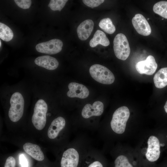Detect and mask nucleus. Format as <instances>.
<instances>
[{"instance_id":"obj_27","label":"nucleus","mask_w":167,"mask_h":167,"mask_svg":"<svg viewBox=\"0 0 167 167\" xmlns=\"http://www.w3.org/2000/svg\"><path fill=\"white\" fill-rule=\"evenodd\" d=\"M20 163L22 167H28V162L24 155H21L19 156Z\"/></svg>"},{"instance_id":"obj_6","label":"nucleus","mask_w":167,"mask_h":167,"mask_svg":"<svg viewBox=\"0 0 167 167\" xmlns=\"http://www.w3.org/2000/svg\"><path fill=\"white\" fill-rule=\"evenodd\" d=\"M63 45V42L61 40L54 39L37 44L36 49L38 52L41 53L54 54L61 51Z\"/></svg>"},{"instance_id":"obj_15","label":"nucleus","mask_w":167,"mask_h":167,"mask_svg":"<svg viewBox=\"0 0 167 167\" xmlns=\"http://www.w3.org/2000/svg\"><path fill=\"white\" fill-rule=\"evenodd\" d=\"M34 62L38 66L50 70L56 69L59 65L58 61L55 58L48 55L38 57Z\"/></svg>"},{"instance_id":"obj_11","label":"nucleus","mask_w":167,"mask_h":167,"mask_svg":"<svg viewBox=\"0 0 167 167\" xmlns=\"http://www.w3.org/2000/svg\"><path fill=\"white\" fill-rule=\"evenodd\" d=\"M69 91L67 96L71 98L77 97L84 99L88 97L89 91L84 85L75 82L70 83L68 85Z\"/></svg>"},{"instance_id":"obj_18","label":"nucleus","mask_w":167,"mask_h":167,"mask_svg":"<svg viewBox=\"0 0 167 167\" xmlns=\"http://www.w3.org/2000/svg\"><path fill=\"white\" fill-rule=\"evenodd\" d=\"M156 87L162 88L167 85V67L161 69L155 74L153 78Z\"/></svg>"},{"instance_id":"obj_22","label":"nucleus","mask_w":167,"mask_h":167,"mask_svg":"<svg viewBox=\"0 0 167 167\" xmlns=\"http://www.w3.org/2000/svg\"><path fill=\"white\" fill-rule=\"evenodd\" d=\"M67 1V0H51L48 6L52 10L61 11Z\"/></svg>"},{"instance_id":"obj_7","label":"nucleus","mask_w":167,"mask_h":167,"mask_svg":"<svg viewBox=\"0 0 167 167\" xmlns=\"http://www.w3.org/2000/svg\"><path fill=\"white\" fill-rule=\"evenodd\" d=\"M157 67L154 57L151 55L148 56L146 60L138 62L135 65L136 69L139 74L148 75L154 74Z\"/></svg>"},{"instance_id":"obj_16","label":"nucleus","mask_w":167,"mask_h":167,"mask_svg":"<svg viewBox=\"0 0 167 167\" xmlns=\"http://www.w3.org/2000/svg\"><path fill=\"white\" fill-rule=\"evenodd\" d=\"M23 148L27 153L36 160L41 161L44 159V155L39 146L26 143L23 145Z\"/></svg>"},{"instance_id":"obj_9","label":"nucleus","mask_w":167,"mask_h":167,"mask_svg":"<svg viewBox=\"0 0 167 167\" xmlns=\"http://www.w3.org/2000/svg\"><path fill=\"white\" fill-rule=\"evenodd\" d=\"M134 27L137 32L144 36L149 35L151 32V28L147 20L142 14L135 15L132 20Z\"/></svg>"},{"instance_id":"obj_19","label":"nucleus","mask_w":167,"mask_h":167,"mask_svg":"<svg viewBox=\"0 0 167 167\" xmlns=\"http://www.w3.org/2000/svg\"><path fill=\"white\" fill-rule=\"evenodd\" d=\"M99 26L102 29L109 34L113 33L116 30L111 20L108 18L102 19L99 23Z\"/></svg>"},{"instance_id":"obj_17","label":"nucleus","mask_w":167,"mask_h":167,"mask_svg":"<svg viewBox=\"0 0 167 167\" xmlns=\"http://www.w3.org/2000/svg\"><path fill=\"white\" fill-rule=\"evenodd\" d=\"M109 44V41L105 33L99 30L96 31L89 42L90 46L92 47H95L99 44L107 46Z\"/></svg>"},{"instance_id":"obj_21","label":"nucleus","mask_w":167,"mask_h":167,"mask_svg":"<svg viewBox=\"0 0 167 167\" xmlns=\"http://www.w3.org/2000/svg\"><path fill=\"white\" fill-rule=\"evenodd\" d=\"M13 33L11 29L6 24L0 23V38L4 41H9L12 39Z\"/></svg>"},{"instance_id":"obj_1","label":"nucleus","mask_w":167,"mask_h":167,"mask_svg":"<svg viewBox=\"0 0 167 167\" xmlns=\"http://www.w3.org/2000/svg\"><path fill=\"white\" fill-rule=\"evenodd\" d=\"M130 115L129 109L126 106H122L117 109L113 113L110 122L112 130L118 134L123 133Z\"/></svg>"},{"instance_id":"obj_29","label":"nucleus","mask_w":167,"mask_h":167,"mask_svg":"<svg viewBox=\"0 0 167 167\" xmlns=\"http://www.w3.org/2000/svg\"><path fill=\"white\" fill-rule=\"evenodd\" d=\"M164 109L165 112L167 113V101H166L165 104L164 106Z\"/></svg>"},{"instance_id":"obj_3","label":"nucleus","mask_w":167,"mask_h":167,"mask_svg":"<svg viewBox=\"0 0 167 167\" xmlns=\"http://www.w3.org/2000/svg\"><path fill=\"white\" fill-rule=\"evenodd\" d=\"M89 72L91 77L100 83L110 84L114 82L115 77L112 72L103 66L94 64L90 67Z\"/></svg>"},{"instance_id":"obj_30","label":"nucleus","mask_w":167,"mask_h":167,"mask_svg":"<svg viewBox=\"0 0 167 167\" xmlns=\"http://www.w3.org/2000/svg\"><path fill=\"white\" fill-rule=\"evenodd\" d=\"M0 47H1V41H0Z\"/></svg>"},{"instance_id":"obj_24","label":"nucleus","mask_w":167,"mask_h":167,"mask_svg":"<svg viewBox=\"0 0 167 167\" xmlns=\"http://www.w3.org/2000/svg\"><path fill=\"white\" fill-rule=\"evenodd\" d=\"M82 1L85 5L92 8L98 6L104 2V0H84Z\"/></svg>"},{"instance_id":"obj_12","label":"nucleus","mask_w":167,"mask_h":167,"mask_svg":"<svg viewBox=\"0 0 167 167\" xmlns=\"http://www.w3.org/2000/svg\"><path fill=\"white\" fill-rule=\"evenodd\" d=\"M104 111V105L99 101L95 102L92 105L88 104L83 109L81 114L85 118H88L93 116H99Z\"/></svg>"},{"instance_id":"obj_20","label":"nucleus","mask_w":167,"mask_h":167,"mask_svg":"<svg viewBox=\"0 0 167 167\" xmlns=\"http://www.w3.org/2000/svg\"><path fill=\"white\" fill-rule=\"evenodd\" d=\"M153 10L155 13L167 19V1H159L155 3Z\"/></svg>"},{"instance_id":"obj_25","label":"nucleus","mask_w":167,"mask_h":167,"mask_svg":"<svg viewBox=\"0 0 167 167\" xmlns=\"http://www.w3.org/2000/svg\"><path fill=\"white\" fill-rule=\"evenodd\" d=\"M16 5L19 7L23 9H28L31 4V1L30 0H15Z\"/></svg>"},{"instance_id":"obj_26","label":"nucleus","mask_w":167,"mask_h":167,"mask_svg":"<svg viewBox=\"0 0 167 167\" xmlns=\"http://www.w3.org/2000/svg\"><path fill=\"white\" fill-rule=\"evenodd\" d=\"M15 159L13 156H10L6 159L4 167H15Z\"/></svg>"},{"instance_id":"obj_23","label":"nucleus","mask_w":167,"mask_h":167,"mask_svg":"<svg viewBox=\"0 0 167 167\" xmlns=\"http://www.w3.org/2000/svg\"><path fill=\"white\" fill-rule=\"evenodd\" d=\"M114 167H133L125 156H118L114 161Z\"/></svg>"},{"instance_id":"obj_5","label":"nucleus","mask_w":167,"mask_h":167,"mask_svg":"<svg viewBox=\"0 0 167 167\" xmlns=\"http://www.w3.org/2000/svg\"><path fill=\"white\" fill-rule=\"evenodd\" d=\"M113 47L116 57L122 60H125L129 56L130 48L126 36L123 34L119 33L115 36L113 41Z\"/></svg>"},{"instance_id":"obj_4","label":"nucleus","mask_w":167,"mask_h":167,"mask_svg":"<svg viewBox=\"0 0 167 167\" xmlns=\"http://www.w3.org/2000/svg\"><path fill=\"white\" fill-rule=\"evenodd\" d=\"M47 105L43 99L38 100L36 103L32 121L35 128L38 130L43 129L46 123Z\"/></svg>"},{"instance_id":"obj_10","label":"nucleus","mask_w":167,"mask_h":167,"mask_svg":"<svg viewBox=\"0 0 167 167\" xmlns=\"http://www.w3.org/2000/svg\"><path fill=\"white\" fill-rule=\"evenodd\" d=\"M79 154L75 148H70L63 153L61 161V167H77Z\"/></svg>"},{"instance_id":"obj_8","label":"nucleus","mask_w":167,"mask_h":167,"mask_svg":"<svg viewBox=\"0 0 167 167\" xmlns=\"http://www.w3.org/2000/svg\"><path fill=\"white\" fill-rule=\"evenodd\" d=\"M147 143L146 157L149 161H156L159 159L160 154L159 141L156 137L152 135L149 138Z\"/></svg>"},{"instance_id":"obj_28","label":"nucleus","mask_w":167,"mask_h":167,"mask_svg":"<svg viewBox=\"0 0 167 167\" xmlns=\"http://www.w3.org/2000/svg\"><path fill=\"white\" fill-rule=\"evenodd\" d=\"M88 167H103L101 163L99 161H95L91 164Z\"/></svg>"},{"instance_id":"obj_14","label":"nucleus","mask_w":167,"mask_h":167,"mask_svg":"<svg viewBox=\"0 0 167 167\" xmlns=\"http://www.w3.org/2000/svg\"><path fill=\"white\" fill-rule=\"evenodd\" d=\"M66 122L64 118L59 117L51 122L48 129L47 135L49 138L51 139L56 138L60 132L64 127Z\"/></svg>"},{"instance_id":"obj_2","label":"nucleus","mask_w":167,"mask_h":167,"mask_svg":"<svg viewBox=\"0 0 167 167\" xmlns=\"http://www.w3.org/2000/svg\"><path fill=\"white\" fill-rule=\"evenodd\" d=\"M10 103L9 118L12 122H17L22 118L24 113V100L21 94L19 92L14 93L11 97Z\"/></svg>"},{"instance_id":"obj_13","label":"nucleus","mask_w":167,"mask_h":167,"mask_svg":"<svg viewBox=\"0 0 167 167\" xmlns=\"http://www.w3.org/2000/svg\"><path fill=\"white\" fill-rule=\"evenodd\" d=\"M94 25L93 21L90 19H86L82 22L77 29L79 38L82 41L86 40L92 32Z\"/></svg>"}]
</instances>
